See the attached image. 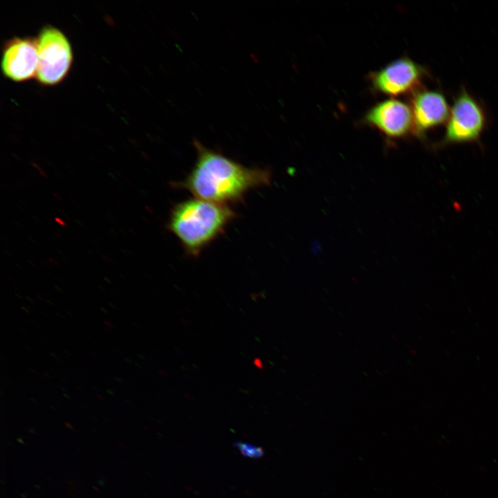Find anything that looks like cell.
I'll list each match as a JSON object with an SVG mask.
<instances>
[{"label": "cell", "instance_id": "1", "mask_svg": "<svg viewBox=\"0 0 498 498\" xmlns=\"http://www.w3.org/2000/svg\"><path fill=\"white\" fill-rule=\"evenodd\" d=\"M197 156L187 176L178 186L196 198L227 205L243 200L250 190L270 183V172L246 167L194 141Z\"/></svg>", "mask_w": 498, "mask_h": 498}, {"label": "cell", "instance_id": "2", "mask_svg": "<svg viewBox=\"0 0 498 498\" xmlns=\"http://www.w3.org/2000/svg\"><path fill=\"white\" fill-rule=\"evenodd\" d=\"M235 217L236 213L227 205L193 198L172 208L167 228L188 255L197 256Z\"/></svg>", "mask_w": 498, "mask_h": 498}, {"label": "cell", "instance_id": "3", "mask_svg": "<svg viewBox=\"0 0 498 498\" xmlns=\"http://www.w3.org/2000/svg\"><path fill=\"white\" fill-rule=\"evenodd\" d=\"M486 123V114L481 104L465 88H461L450 108L444 135L436 146L442 147L477 141Z\"/></svg>", "mask_w": 498, "mask_h": 498}, {"label": "cell", "instance_id": "4", "mask_svg": "<svg viewBox=\"0 0 498 498\" xmlns=\"http://www.w3.org/2000/svg\"><path fill=\"white\" fill-rule=\"evenodd\" d=\"M38 68L37 79L44 85L61 82L73 62V50L66 35L52 26L44 27L37 38Z\"/></svg>", "mask_w": 498, "mask_h": 498}, {"label": "cell", "instance_id": "5", "mask_svg": "<svg viewBox=\"0 0 498 498\" xmlns=\"http://www.w3.org/2000/svg\"><path fill=\"white\" fill-rule=\"evenodd\" d=\"M426 69L408 57L396 59L369 75L371 89L376 93L399 96L413 94L421 89Z\"/></svg>", "mask_w": 498, "mask_h": 498}, {"label": "cell", "instance_id": "6", "mask_svg": "<svg viewBox=\"0 0 498 498\" xmlns=\"http://www.w3.org/2000/svg\"><path fill=\"white\" fill-rule=\"evenodd\" d=\"M363 122L388 139L403 138L412 133L410 105L394 98L382 100L372 106L364 116Z\"/></svg>", "mask_w": 498, "mask_h": 498}, {"label": "cell", "instance_id": "7", "mask_svg": "<svg viewBox=\"0 0 498 498\" xmlns=\"http://www.w3.org/2000/svg\"><path fill=\"white\" fill-rule=\"evenodd\" d=\"M409 105L413 118L412 133L419 138H425L430 130L447 122L450 112L445 96L439 90H418L412 95Z\"/></svg>", "mask_w": 498, "mask_h": 498}, {"label": "cell", "instance_id": "8", "mask_svg": "<svg viewBox=\"0 0 498 498\" xmlns=\"http://www.w3.org/2000/svg\"><path fill=\"white\" fill-rule=\"evenodd\" d=\"M38 63L37 39L16 37L5 44L1 66L6 77L15 82L36 77Z\"/></svg>", "mask_w": 498, "mask_h": 498}, {"label": "cell", "instance_id": "9", "mask_svg": "<svg viewBox=\"0 0 498 498\" xmlns=\"http://www.w3.org/2000/svg\"><path fill=\"white\" fill-rule=\"evenodd\" d=\"M234 446L239 450L243 456L250 459H258L261 458L264 454V451L262 448L255 446L242 441L235 442Z\"/></svg>", "mask_w": 498, "mask_h": 498}]
</instances>
